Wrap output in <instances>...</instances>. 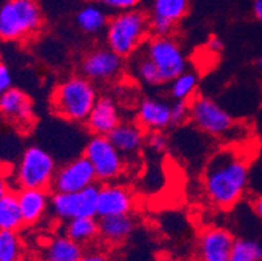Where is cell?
Returning <instances> with one entry per match:
<instances>
[{"mask_svg":"<svg viewBox=\"0 0 262 261\" xmlns=\"http://www.w3.org/2000/svg\"><path fill=\"white\" fill-rule=\"evenodd\" d=\"M249 182L247 159L236 150L223 149L211 155L202 174V187L208 201L222 210L231 209L245 195Z\"/></svg>","mask_w":262,"mask_h":261,"instance_id":"obj_1","label":"cell"},{"mask_svg":"<svg viewBox=\"0 0 262 261\" xmlns=\"http://www.w3.org/2000/svg\"><path fill=\"white\" fill-rule=\"evenodd\" d=\"M98 92L94 83L82 76L71 75L59 81L50 95L51 112L72 123H85L89 116Z\"/></svg>","mask_w":262,"mask_h":261,"instance_id":"obj_2","label":"cell"},{"mask_svg":"<svg viewBox=\"0 0 262 261\" xmlns=\"http://www.w3.org/2000/svg\"><path fill=\"white\" fill-rule=\"evenodd\" d=\"M106 45L123 59L136 55L150 34L149 17L139 9L118 12L106 26Z\"/></svg>","mask_w":262,"mask_h":261,"instance_id":"obj_3","label":"cell"},{"mask_svg":"<svg viewBox=\"0 0 262 261\" xmlns=\"http://www.w3.org/2000/svg\"><path fill=\"white\" fill-rule=\"evenodd\" d=\"M38 0H6L0 7V39L28 42L43 28Z\"/></svg>","mask_w":262,"mask_h":261,"instance_id":"obj_4","label":"cell"},{"mask_svg":"<svg viewBox=\"0 0 262 261\" xmlns=\"http://www.w3.org/2000/svg\"><path fill=\"white\" fill-rule=\"evenodd\" d=\"M56 162L47 150L33 145L23 153L16 170V182L20 188L51 190L56 174Z\"/></svg>","mask_w":262,"mask_h":261,"instance_id":"obj_5","label":"cell"},{"mask_svg":"<svg viewBox=\"0 0 262 261\" xmlns=\"http://www.w3.org/2000/svg\"><path fill=\"white\" fill-rule=\"evenodd\" d=\"M144 52L158 68L163 84L187 71V57L172 35H153L145 42Z\"/></svg>","mask_w":262,"mask_h":261,"instance_id":"obj_6","label":"cell"},{"mask_svg":"<svg viewBox=\"0 0 262 261\" xmlns=\"http://www.w3.org/2000/svg\"><path fill=\"white\" fill-rule=\"evenodd\" d=\"M84 155L94 169L97 182L110 183L124 171V157L115 148L108 136L93 135L85 145Z\"/></svg>","mask_w":262,"mask_h":261,"instance_id":"obj_7","label":"cell"},{"mask_svg":"<svg viewBox=\"0 0 262 261\" xmlns=\"http://www.w3.org/2000/svg\"><path fill=\"white\" fill-rule=\"evenodd\" d=\"M99 186L93 184L76 192H54L50 209L60 221L77 217H97V200Z\"/></svg>","mask_w":262,"mask_h":261,"instance_id":"obj_8","label":"cell"},{"mask_svg":"<svg viewBox=\"0 0 262 261\" xmlns=\"http://www.w3.org/2000/svg\"><path fill=\"white\" fill-rule=\"evenodd\" d=\"M190 121L200 131L213 137L226 136L233 127V119L218 102L209 97L190 99Z\"/></svg>","mask_w":262,"mask_h":261,"instance_id":"obj_9","label":"cell"},{"mask_svg":"<svg viewBox=\"0 0 262 261\" xmlns=\"http://www.w3.org/2000/svg\"><path fill=\"white\" fill-rule=\"evenodd\" d=\"M123 71L124 59L108 47L90 50L80 62V73L93 83H110Z\"/></svg>","mask_w":262,"mask_h":261,"instance_id":"obj_10","label":"cell"},{"mask_svg":"<svg viewBox=\"0 0 262 261\" xmlns=\"http://www.w3.org/2000/svg\"><path fill=\"white\" fill-rule=\"evenodd\" d=\"M97 182L94 169L85 155L71 159L56 170L52 182L54 192H76Z\"/></svg>","mask_w":262,"mask_h":261,"instance_id":"obj_11","label":"cell"},{"mask_svg":"<svg viewBox=\"0 0 262 261\" xmlns=\"http://www.w3.org/2000/svg\"><path fill=\"white\" fill-rule=\"evenodd\" d=\"M0 116L20 131H28L35 122L34 106L24 90L12 86L0 97Z\"/></svg>","mask_w":262,"mask_h":261,"instance_id":"obj_12","label":"cell"},{"mask_svg":"<svg viewBox=\"0 0 262 261\" xmlns=\"http://www.w3.org/2000/svg\"><path fill=\"white\" fill-rule=\"evenodd\" d=\"M189 0H154L149 16L150 33L153 35H171L175 26L185 17Z\"/></svg>","mask_w":262,"mask_h":261,"instance_id":"obj_13","label":"cell"},{"mask_svg":"<svg viewBox=\"0 0 262 261\" xmlns=\"http://www.w3.org/2000/svg\"><path fill=\"white\" fill-rule=\"evenodd\" d=\"M133 208L135 197L128 187L113 182L99 186L97 200V215L99 218L108 215L130 214Z\"/></svg>","mask_w":262,"mask_h":261,"instance_id":"obj_14","label":"cell"},{"mask_svg":"<svg viewBox=\"0 0 262 261\" xmlns=\"http://www.w3.org/2000/svg\"><path fill=\"white\" fill-rule=\"evenodd\" d=\"M232 234L223 227H206L199 238V257L201 261H230L233 246Z\"/></svg>","mask_w":262,"mask_h":261,"instance_id":"obj_15","label":"cell"},{"mask_svg":"<svg viewBox=\"0 0 262 261\" xmlns=\"http://www.w3.org/2000/svg\"><path fill=\"white\" fill-rule=\"evenodd\" d=\"M120 122V112L115 101L108 95H101L95 101L85 126L93 135L108 136Z\"/></svg>","mask_w":262,"mask_h":261,"instance_id":"obj_16","label":"cell"},{"mask_svg":"<svg viewBox=\"0 0 262 261\" xmlns=\"http://www.w3.org/2000/svg\"><path fill=\"white\" fill-rule=\"evenodd\" d=\"M17 198L24 225L28 226L38 224L43 218L51 203L49 190L39 188H20L17 191Z\"/></svg>","mask_w":262,"mask_h":261,"instance_id":"obj_17","label":"cell"},{"mask_svg":"<svg viewBox=\"0 0 262 261\" xmlns=\"http://www.w3.org/2000/svg\"><path fill=\"white\" fill-rule=\"evenodd\" d=\"M137 123L145 131H163L171 126V105L158 98H145L137 109Z\"/></svg>","mask_w":262,"mask_h":261,"instance_id":"obj_18","label":"cell"},{"mask_svg":"<svg viewBox=\"0 0 262 261\" xmlns=\"http://www.w3.org/2000/svg\"><path fill=\"white\" fill-rule=\"evenodd\" d=\"M108 138L123 155L137 154L144 147L146 135L139 123L120 122L108 133Z\"/></svg>","mask_w":262,"mask_h":261,"instance_id":"obj_19","label":"cell"},{"mask_svg":"<svg viewBox=\"0 0 262 261\" xmlns=\"http://www.w3.org/2000/svg\"><path fill=\"white\" fill-rule=\"evenodd\" d=\"M135 226V218L130 214L101 217L99 238L108 246H118L129 238Z\"/></svg>","mask_w":262,"mask_h":261,"instance_id":"obj_20","label":"cell"},{"mask_svg":"<svg viewBox=\"0 0 262 261\" xmlns=\"http://www.w3.org/2000/svg\"><path fill=\"white\" fill-rule=\"evenodd\" d=\"M84 256L82 246L67 235L50 239L42 248L40 261H78Z\"/></svg>","mask_w":262,"mask_h":261,"instance_id":"obj_21","label":"cell"},{"mask_svg":"<svg viewBox=\"0 0 262 261\" xmlns=\"http://www.w3.org/2000/svg\"><path fill=\"white\" fill-rule=\"evenodd\" d=\"M64 235L84 246L99 238V219L95 217H77L66 222Z\"/></svg>","mask_w":262,"mask_h":261,"instance_id":"obj_22","label":"cell"},{"mask_svg":"<svg viewBox=\"0 0 262 261\" xmlns=\"http://www.w3.org/2000/svg\"><path fill=\"white\" fill-rule=\"evenodd\" d=\"M108 20V14L102 7L92 4L81 8L76 14V25L89 35H97L106 30Z\"/></svg>","mask_w":262,"mask_h":261,"instance_id":"obj_23","label":"cell"},{"mask_svg":"<svg viewBox=\"0 0 262 261\" xmlns=\"http://www.w3.org/2000/svg\"><path fill=\"white\" fill-rule=\"evenodd\" d=\"M24 226L23 214L18 205L17 191H11L0 200V230L18 231Z\"/></svg>","mask_w":262,"mask_h":261,"instance_id":"obj_24","label":"cell"},{"mask_svg":"<svg viewBox=\"0 0 262 261\" xmlns=\"http://www.w3.org/2000/svg\"><path fill=\"white\" fill-rule=\"evenodd\" d=\"M199 76L196 72L184 71L170 83V94L173 99L190 101L196 95Z\"/></svg>","mask_w":262,"mask_h":261,"instance_id":"obj_25","label":"cell"},{"mask_svg":"<svg viewBox=\"0 0 262 261\" xmlns=\"http://www.w3.org/2000/svg\"><path fill=\"white\" fill-rule=\"evenodd\" d=\"M24 243L17 231L0 230V261L21 260Z\"/></svg>","mask_w":262,"mask_h":261,"instance_id":"obj_26","label":"cell"},{"mask_svg":"<svg viewBox=\"0 0 262 261\" xmlns=\"http://www.w3.org/2000/svg\"><path fill=\"white\" fill-rule=\"evenodd\" d=\"M230 261H262L261 244L251 239H237L233 242Z\"/></svg>","mask_w":262,"mask_h":261,"instance_id":"obj_27","label":"cell"},{"mask_svg":"<svg viewBox=\"0 0 262 261\" xmlns=\"http://www.w3.org/2000/svg\"><path fill=\"white\" fill-rule=\"evenodd\" d=\"M133 68H135L137 78L146 85H161V84H163L158 68L144 51L136 57Z\"/></svg>","mask_w":262,"mask_h":261,"instance_id":"obj_28","label":"cell"},{"mask_svg":"<svg viewBox=\"0 0 262 261\" xmlns=\"http://www.w3.org/2000/svg\"><path fill=\"white\" fill-rule=\"evenodd\" d=\"M190 121V101L175 99L171 105V126H182Z\"/></svg>","mask_w":262,"mask_h":261,"instance_id":"obj_29","label":"cell"},{"mask_svg":"<svg viewBox=\"0 0 262 261\" xmlns=\"http://www.w3.org/2000/svg\"><path fill=\"white\" fill-rule=\"evenodd\" d=\"M145 144L154 152L163 153L168 147V138L164 135L163 131H150L147 133Z\"/></svg>","mask_w":262,"mask_h":261,"instance_id":"obj_30","label":"cell"},{"mask_svg":"<svg viewBox=\"0 0 262 261\" xmlns=\"http://www.w3.org/2000/svg\"><path fill=\"white\" fill-rule=\"evenodd\" d=\"M97 2L104 8L113 9L116 12H124L137 8L141 0H97Z\"/></svg>","mask_w":262,"mask_h":261,"instance_id":"obj_31","label":"cell"},{"mask_svg":"<svg viewBox=\"0 0 262 261\" xmlns=\"http://www.w3.org/2000/svg\"><path fill=\"white\" fill-rule=\"evenodd\" d=\"M12 88V75L8 67L0 62V97Z\"/></svg>","mask_w":262,"mask_h":261,"instance_id":"obj_32","label":"cell"},{"mask_svg":"<svg viewBox=\"0 0 262 261\" xmlns=\"http://www.w3.org/2000/svg\"><path fill=\"white\" fill-rule=\"evenodd\" d=\"M208 49L210 50V51H213L214 54H218L219 51H222L223 49V42L222 39L219 37H211L210 39L208 41Z\"/></svg>","mask_w":262,"mask_h":261,"instance_id":"obj_33","label":"cell"},{"mask_svg":"<svg viewBox=\"0 0 262 261\" xmlns=\"http://www.w3.org/2000/svg\"><path fill=\"white\" fill-rule=\"evenodd\" d=\"M252 208H253L254 213L262 219V195L253 198V201H252Z\"/></svg>","mask_w":262,"mask_h":261,"instance_id":"obj_34","label":"cell"},{"mask_svg":"<svg viewBox=\"0 0 262 261\" xmlns=\"http://www.w3.org/2000/svg\"><path fill=\"white\" fill-rule=\"evenodd\" d=\"M253 14L259 23H262V0H253Z\"/></svg>","mask_w":262,"mask_h":261,"instance_id":"obj_35","label":"cell"},{"mask_svg":"<svg viewBox=\"0 0 262 261\" xmlns=\"http://www.w3.org/2000/svg\"><path fill=\"white\" fill-rule=\"evenodd\" d=\"M78 261H108L101 253H90V255H84Z\"/></svg>","mask_w":262,"mask_h":261,"instance_id":"obj_36","label":"cell"},{"mask_svg":"<svg viewBox=\"0 0 262 261\" xmlns=\"http://www.w3.org/2000/svg\"><path fill=\"white\" fill-rule=\"evenodd\" d=\"M9 191V187H8V182H7V179L4 178L2 174H0V200L4 197V195H6L7 192Z\"/></svg>","mask_w":262,"mask_h":261,"instance_id":"obj_37","label":"cell"},{"mask_svg":"<svg viewBox=\"0 0 262 261\" xmlns=\"http://www.w3.org/2000/svg\"><path fill=\"white\" fill-rule=\"evenodd\" d=\"M257 66H258V69H259V71L262 72V57H261V59H259V61H258V63H257Z\"/></svg>","mask_w":262,"mask_h":261,"instance_id":"obj_38","label":"cell"},{"mask_svg":"<svg viewBox=\"0 0 262 261\" xmlns=\"http://www.w3.org/2000/svg\"><path fill=\"white\" fill-rule=\"evenodd\" d=\"M162 261H172V260H162Z\"/></svg>","mask_w":262,"mask_h":261,"instance_id":"obj_39","label":"cell"},{"mask_svg":"<svg viewBox=\"0 0 262 261\" xmlns=\"http://www.w3.org/2000/svg\"><path fill=\"white\" fill-rule=\"evenodd\" d=\"M17 261H23V260H17Z\"/></svg>","mask_w":262,"mask_h":261,"instance_id":"obj_40","label":"cell"}]
</instances>
